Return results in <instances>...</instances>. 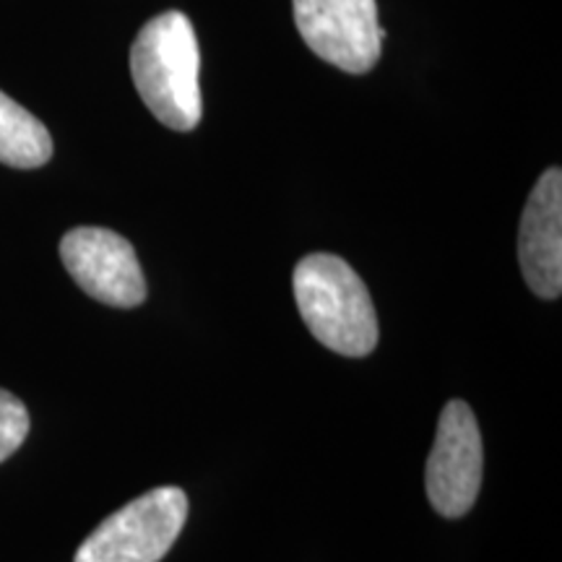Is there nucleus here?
I'll return each mask as SVG.
<instances>
[{
	"instance_id": "3",
	"label": "nucleus",
	"mask_w": 562,
	"mask_h": 562,
	"mask_svg": "<svg viewBox=\"0 0 562 562\" xmlns=\"http://www.w3.org/2000/svg\"><path fill=\"white\" fill-rule=\"evenodd\" d=\"M186 518V492L157 487L104 518L79 547L76 562H159L178 542Z\"/></svg>"
},
{
	"instance_id": "6",
	"label": "nucleus",
	"mask_w": 562,
	"mask_h": 562,
	"mask_svg": "<svg viewBox=\"0 0 562 562\" xmlns=\"http://www.w3.org/2000/svg\"><path fill=\"white\" fill-rule=\"evenodd\" d=\"M60 258L89 297L112 307H136L146 281L133 245L104 227H76L60 240Z\"/></svg>"
},
{
	"instance_id": "5",
	"label": "nucleus",
	"mask_w": 562,
	"mask_h": 562,
	"mask_svg": "<svg viewBox=\"0 0 562 562\" xmlns=\"http://www.w3.org/2000/svg\"><path fill=\"white\" fill-rule=\"evenodd\" d=\"M482 432L467 402H448L440 412L438 435L427 459V497L446 518L472 510L482 487Z\"/></svg>"
},
{
	"instance_id": "8",
	"label": "nucleus",
	"mask_w": 562,
	"mask_h": 562,
	"mask_svg": "<svg viewBox=\"0 0 562 562\" xmlns=\"http://www.w3.org/2000/svg\"><path fill=\"white\" fill-rule=\"evenodd\" d=\"M53 157L50 131L30 110L0 91V161L16 170H34Z\"/></svg>"
},
{
	"instance_id": "2",
	"label": "nucleus",
	"mask_w": 562,
	"mask_h": 562,
	"mask_svg": "<svg viewBox=\"0 0 562 562\" xmlns=\"http://www.w3.org/2000/svg\"><path fill=\"white\" fill-rule=\"evenodd\" d=\"M294 300L311 334L344 357H364L378 344V315L357 271L331 252L305 256L294 269Z\"/></svg>"
},
{
	"instance_id": "1",
	"label": "nucleus",
	"mask_w": 562,
	"mask_h": 562,
	"mask_svg": "<svg viewBox=\"0 0 562 562\" xmlns=\"http://www.w3.org/2000/svg\"><path fill=\"white\" fill-rule=\"evenodd\" d=\"M131 76L161 125L188 133L201 123V50L186 13L167 11L146 21L131 47Z\"/></svg>"
},
{
	"instance_id": "9",
	"label": "nucleus",
	"mask_w": 562,
	"mask_h": 562,
	"mask_svg": "<svg viewBox=\"0 0 562 562\" xmlns=\"http://www.w3.org/2000/svg\"><path fill=\"white\" fill-rule=\"evenodd\" d=\"M30 435V412L9 391L0 389V463L19 451Z\"/></svg>"
},
{
	"instance_id": "4",
	"label": "nucleus",
	"mask_w": 562,
	"mask_h": 562,
	"mask_svg": "<svg viewBox=\"0 0 562 562\" xmlns=\"http://www.w3.org/2000/svg\"><path fill=\"white\" fill-rule=\"evenodd\" d=\"M307 47L347 74H368L381 58L385 30L375 0H292Z\"/></svg>"
},
{
	"instance_id": "7",
	"label": "nucleus",
	"mask_w": 562,
	"mask_h": 562,
	"mask_svg": "<svg viewBox=\"0 0 562 562\" xmlns=\"http://www.w3.org/2000/svg\"><path fill=\"white\" fill-rule=\"evenodd\" d=\"M518 261L524 279L539 297L562 292V172L550 167L526 201L518 229Z\"/></svg>"
}]
</instances>
